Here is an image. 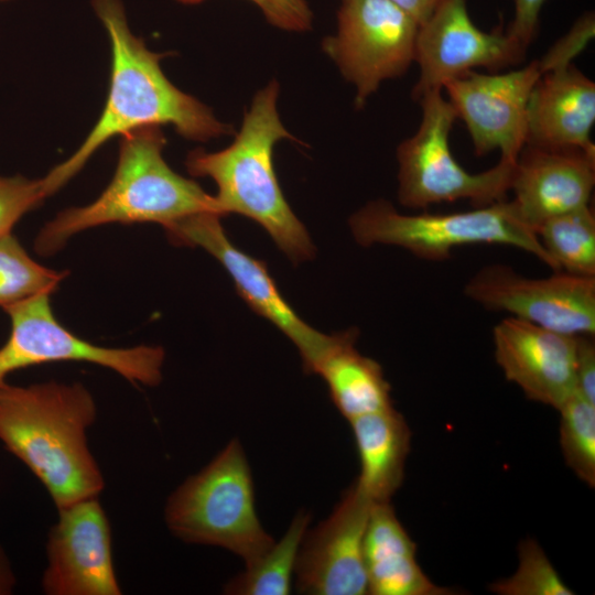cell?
<instances>
[{
  "label": "cell",
  "mask_w": 595,
  "mask_h": 595,
  "mask_svg": "<svg viewBox=\"0 0 595 595\" xmlns=\"http://www.w3.org/2000/svg\"><path fill=\"white\" fill-rule=\"evenodd\" d=\"M494 356L530 400L560 409L575 392L577 336L512 316L493 329Z\"/></svg>",
  "instance_id": "16"
},
{
  "label": "cell",
  "mask_w": 595,
  "mask_h": 595,
  "mask_svg": "<svg viewBox=\"0 0 595 595\" xmlns=\"http://www.w3.org/2000/svg\"><path fill=\"white\" fill-rule=\"evenodd\" d=\"M415 551V543L397 518L390 501L372 502L364 541L368 594H454L424 574Z\"/></svg>",
  "instance_id": "19"
},
{
  "label": "cell",
  "mask_w": 595,
  "mask_h": 595,
  "mask_svg": "<svg viewBox=\"0 0 595 595\" xmlns=\"http://www.w3.org/2000/svg\"><path fill=\"white\" fill-rule=\"evenodd\" d=\"M165 138L158 126L122 134L115 175L91 204L61 212L40 231L35 250L48 256L75 234L109 223H158L164 228L201 212L223 216L215 197L174 172L162 156Z\"/></svg>",
  "instance_id": "4"
},
{
  "label": "cell",
  "mask_w": 595,
  "mask_h": 595,
  "mask_svg": "<svg viewBox=\"0 0 595 595\" xmlns=\"http://www.w3.org/2000/svg\"><path fill=\"white\" fill-rule=\"evenodd\" d=\"M490 592L499 595H572L542 548L532 539L519 545V563L515 574L495 582Z\"/></svg>",
  "instance_id": "26"
},
{
  "label": "cell",
  "mask_w": 595,
  "mask_h": 595,
  "mask_svg": "<svg viewBox=\"0 0 595 595\" xmlns=\"http://www.w3.org/2000/svg\"><path fill=\"white\" fill-rule=\"evenodd\" d=\"M360 463L356 484L372 502L390 501L401 486L411 431L393 407L349 421Z\"/></svg>",
  "instance_id": "20"
},
{
  "label": "cell",
  "mask_w": 595,
  "mask_h": 595,
  "mask_svg": "<svg viewBox=\"0 0 595 595\" xmlns=\"http://www.w3.org/2000/svg\"><path fill=\"white\" fill-rule=\"evenodd\" d=\"M371 506L355 482L329 517L306 530L294 567L300 593L368 594L364 541Z\"/></svg>",
  "instance_id": "14"
},
{
  "label": "cell",
  "mask_w": 595,
  "mask_h": 595,
  "mask_svg": "<svg viewBox=\"0 0 595 595\" xmlns=\"http://www.w3.org/2000/svg\"><path fill=\"white\" fill-rule=\"evenodd\" d=\"M543 73L540 61L533 60L505 73L472 71L444 85L476 155L499 150L501 159L517 160L526 143L530 94Z\"/></svg>",
  "instance_id": "13"
},
{
  "label": "cell",
  "mask_w": 595,
  "mask_h": 595,
  "mask_svg": "<svg viewBox=\"0 0 595 595\" xmlns=\"http://www.w3.org/2000/svg\"><path fill=\"white\" fill-rule=\"evenodd\" d=\"M310 523V515L300 511L282 539L260 558L246 565L225 587L232 595H288L298 552Z\"/></svg>",
  "instance_id": "22"
},
{
  "label": "cell",
  "mask_w": 595,
  "mask_h": 595,
  "mask_svg": "<svg viewBox=\"0 0 595 595\" xmlns=\"http://www.w3.org/2000/svg\"><path fill=\"white\" fill-rule=\"evenodd\" d=\"M66 274L33 260L11 232L0 237V306L51 294Z\"/></svg>",
  "instance_id": "24"
},
{
  "label": "cell",
  "mask_w": 595,
  "mask_h": 595,
  "mask_svg": "<svg viewBox=\"0 0 595 595\" xmlns=\"http://www.w3.org/2000/svg\"><path fill=\"white\" fill-rule=\"evenodd\" d=\"M42 588L48 595H120L111 530L97 497L58 509L46 544Z\"/></svg>",
  "instance_id": "15"
},
{
  "label": "cell",
  "mask_w": 595,
  "mask_h": 595,
  "mask_svg": "<svg viewBox=\"0 0 595 595\" xmlns=\"http://www.w3.org/2000/svg\"><path fill=\"white\" fill-rule=\"evenodd\" d=\"M465 295L490 311L571 336L595 334V277L553 271L527 278L502 263L485 266L464 286Z\"/></svg>",
  "instance_id": "10"
},
{
  "label": "cell",
  "mask_w": 595,
  "mask_h": 595,
  "mask_svg": "<svg viewBox=\"0 0 595 595\" xmlns=\"http://www.w3.org/2000/svg\"><path fill=\"white\" fill-rule=\"evenodd\" d=\"M357 337L355 328L338 333L314 372L324 379L332 401L348 421L392 407L381 366L356 349Z\"/></svg>",
  "instance_id": "21"
},
{
  "label": "cell",
  "mask_w": 595,
  "mask_h": 595,
  "mask_svg": "<svg viewBox=\"0 0 595 595\" xmlns=\"http://www.w3.org/2000/svg\"><path fill=\"white\" fill-rule=\"evenodd\" d=\"M111 44V75L101 116L80 147L41 180L45 195L66 184L109 139L131 130L171 125L182 137L207 141L232 133L213 111L177 89L160 67L162 54L147 48L129 29L120 0H91Z\"/></svg>",
  "instance_id": "1"
},
{
  "label": "cell",
  "mask_w": 595,
  "mask_h": 595,
  "mask_svg": "<svg viewBox=\"0 0 595 595\" xmlns=\"http://www.w3.org/2000/svg\"><path fill=\"white\" fill-rule=\"evenodd\" d=\"M97 408L82 383L0 389V442L42 483L56 508L97 497L105 482L87 443Z\"/></svg>",
  "instance_id": "2"
},
{
  "label": "cell",
  "mask_w": 595,
  "mask_h": 595,
  "mask_svg": "<svg viewBox=\"0 0 595 595\" xmlns=\"http://www.w3.org/2000/svg\"><path fill=\"white\" fill-rule=\"evenodd\" d=\"M48 293L3 307L11 321L0 347V389L17 370L56 361H85L109 368L130 382L154 387L162 380L165 353L160 346L111 348L93 344L54 316Z\"/></svg>",
  "instance_id": "8"
},
{
  "label": "cell",
  "mask_w": 595,
  "mask_h": 595,
  "mask_svg": "<svg viewBox=\"0 0 595 595\" xmlns=\"http://www.w3.org/2000/svg\"><path fill=\"white\" fill-rule=\"evenodd\" d=\"M595 33V19L593 12L581 15L569 32L554 43V45L540 60L544 72L571 64L573 58L582 52Z\"/></svg>",
  "instance_id": "29"
},
{
  "label": "cell",
  "mask_w": 595,
  "mask_h": 595,
  "mask_svg": "<svg viewBox=\"0 0 595 595\" xmlns=\"http://www.w3.org/2000/svg\"><path fill=\"white\" fill-rule=\"evenodd\" d=\"M221 217L215 212H201L164 229L173 244L198 246L215 257L248 306L290 338L301 355L304 370L314 374L335 343L337 333L323 334L305 323L283 299L264 262L241 251L229 240Z\"/></svg>",
  "instance_id": "11"
},
{
  "label": "cell",
  "mask_w": 595,
  "mask_h": 595,
  "mask_svg": "<svg viewBox=\"0 0 595 595\" xmlns=\"http://www.w3.org/2000/svg\"><path fill=\"white\" fill-rule=\"evenodd\" d=\"M595 83L573 63L544 72L527 108L526 143L545 148H578L595 153Z\"/></svg>",
  "instance_id": "18"
},
{
  "label": "cell",
  "mask_w": 595,
  "mask_h": 595,
  "mask_svg": "<svg viewBox=\"0 0 595 595\" xmlns=\"http://www.w3.org/2000/svg\"><path fill=\"white\" fill-rule=\"evenodd\" d=\"M45 197L41 180L0 176V237L10 234L14 224Z\"/></svg>",
  "instance_id": "27"
},
{
  "label": "cell",
  "mask_w": 595,
  "mask_h": 595,
  "mask_svg": "<svg viewBox=\"0 0 595 595\" xmlns=\"http://www.w3.org/2000/svg\"><path fill=\"white\" fill-rule=\"evenodd\" d=\"M409 15H411L419 25L424 23L435 9L444 0H390Z\"/></svg>",
  "instance_id": "32"
},
{
  "label": "cell",
  "mask_w": 595,
  "mask_h": 595,
  "mask_svg": "<svg viewBox=\"0 0 595 595\" xmlns=\"http://www.w3.org/2000/svg\"><path fill=\"white\" fill-rule=\"evenodd\" d=\"M182 4H197L205 0H175ZM256 4L273 26L292 32L312 28L313 12L306 0H249Z\"/></svg>",
  "instance_id": "28"
},
{
  "label": "cell",
  "mask_w": 595,
  "mask_h": 595,
  "mask_svg": "<svg viewBox=\"0 0 595 595\" xmlns=\"http://www.w3.org/2000/svg\"><path fill=\"white\" fill-rule=\"evenodd\" d=\"M164 518L178 539L227 549L246 565L275 542L258 519L251 472L238 440L175 489Z\"/></svg>",
  "instance_id": "5"
},
{
  "label": "cell",
  "mask_w": 595,
  "mask_h": 595,
  "mask_svg": "<svg viewBox=\"0 0 595 595\" xmlns=\"http://www.w3.org/2000/svg\"><path fill=\"white\" fill-rule=\"evenodd\" d=\"M560 444L567 467L595 485V404L575 392L560 409Z\"/></svg>",
  "instance_id": "25"
},
{
  "label": "cell",
  "mask_w": 595,
  "mask_h": 595,
  "mask_svg": "<svg viewBox=\"0 0 595 595\" xmlns=\"http://www.w3.org/2000/svg\"><path fill=\"white\" fill-rule=\"evenodd\" d=\"M0 1H6V0H0Z\"/></svg>",
  "instance_id": "34"
},
{
  "label": "cell",
  "mask_w": 595,
  "mask_h": 595,
  "mask_svg": "<svg viewBox=\"0 0 595 595\" xmlns=\"http://www.w3.org/2000/svg\"><path fill=\"white\" fill-rule=\"evenodd\" d=\"M337 33L323 51L356 88L361 108L383 80L402 76L414 63L418 22L390 0H340Z\"/></svg>",
  "instance_id": "9"
},
{
  "label": "cell",
  "mask_w": 595,
  "mask_h": 595,
  "mask_svg": "<svg viewBox=\"0 0 595 595\" xmlns=\"http://www.w3.org/2000/svg\"><path fill=\"white\" fill-rule=\"evenodd\" d=\"M594 185L595 153L524 144L515 163L511 201L537 231L552 217L589 206Z\"/></svg>",
  "instance_id": "17"
},
{
  "label": "cell",
  "mask_w": 595,
  "mask_h": 595,
  "mask_svg": "<svg viewBox=\"0 0 595 595\" xmlns=\"http://www.w3.org/2000/svg\"><path fill=\"white\" fill-rule=\"evenodd\" d=\"M527 50L506 31L485 32L477 28L466 0H444L419 26L414 63L419 78L413 87L415 101L446 83L484 67L497 72L521 63Z\"/></svg>",
  "instance_id": "12"
},
{
  "label": "cell",
  "mask_w": 595,
  "mask_h": 595,
  "mask_svg": "<svg viewBox=\"0 0 595 595\" xmlns=\"http://www.w3.org/2000/svg\"><path fill=\"white\" fill-rule=\"evenodd\" d=\"M278 96L279 84L272 80L255 95L228 148L195 150L185 164L190 174L216 183L214 197L223 216L236 213L257 221L292 262H302L314 257L315 247L288 204L273 166L277 142L295 140L281 122Z\"/></svg>",
  "instance_id": "3"
},
{
  "label": "cell",
  "mask_w": 595,
  "mask_h": 595,
  "mask_svg": "<svg viewBox=\"0 0 595 595\" xmlns=\"http://www.w3.org/2000/svg\"><path fill=\"white\" fill-rule=\"evenodd\" d=\"M575 386L582 398L595 404V343L591 335L577 336Z\"/></svg>",
  "instance_id": "31"
},
{
  "label": "cell",
  "mask_w": 595,
  "mask_h": 595,
  "mask_svg": "<svg viewBox=\"0 0 595 595\" xmlns=\"http://www.w3.org/2000/svg\"><path fill=\"white\" fill-rule=\"evenodd\" d=\"M416 101L419 128L397 148L399 203L425 209L459 199L477 207L507 199L516 161L500 158L486 171L468 172L451 151L450 134L457 117L443 90L429 91Z\"/></svg>",
  "instance_id": "7"
},
{
  "label": "cell",
  "mask_w": 595,
  "mask_h": 595,
  "mask_svg": "<svg viewBox=\"0 0 595 595\" xmlns=\"http://www.w3.org/2000/svg\"><path fill=\"white\" fill-rule=\"evenodd\" d=\"M17 584L11 562L2 547H0V595L12 594Z\"/></svg>",
  "instance_id": "33"
},
{
  "label": "cell",
  "mask_w": 595,
  "mask_h": 595,
  "mask_svg": "<svg viewBox=\"0 0 595 595\" xmlns=\"http://www.w3.org/2000/svg\"><path fill=\"white\" fill-rule=\"evenodd\" d=\"M545 0H513L515 14L506 32L528 50L537 36Z\"/></svg>",
  "instance_id": "30"
},
{
  "label": "cell",
  "mask_w": 595,
  "mask_h": 595,
  "mask_svg": "<svg viewBox=\"0 0 595 595\" xmlns=\"http://www.w3.org/2000/svg\"><path fill=\"white\" fill-rule=\"evenodd\" d=\"M349 227L360 246H396L428 261L447 260L457 247L498 244L521 249L555 271L536 231L508 199L448 214H402L376 199L351 215Z\"/></svg>",
  "instance_id": "6"
},
{
  "label": "cell",
  "mask_w": 595,
  "mask_h": 595,
  "mask_svg": "<svg viewBox=\"0 0 595 595\" xmlns=\"http://www.w3.org/2000/svg\"><path fill=\"white\" fill-rule=\"evenodd\" d=\"M536 232L555 271L595 277V216L591 205L552 217Z\"/></svg>",
  "instance_id": "23"
}]
</instances>
